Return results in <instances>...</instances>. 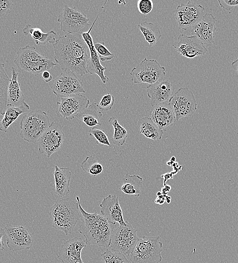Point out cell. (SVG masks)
Here are the masks:
<instances>
[{
	"label": "cell",
	"instance_id": "obj_40",
	"mask_svg": "<svg viewBox=\"0 0 238 263\" xmlns=\"http://www.w3.org/2000/svg\"><path fill=\"white\" fill-rule=\"evenodd\" d=\"M13 4L10 0H0V17H2L11 13Z\"/></svg>",
	"mask_w": 238,
	"mask_h": 263
},
{
	"label": "cell",
	"instance_id": "obj_22",
	"mask_svg": "<svg viewBox=\"0 0 238 263\" xmlns=\"http://www.w3.org/2000/svg\"><path fill=\"white\" fill-rule=\"evenodd\" d=\"M149 115L153 122L163 131L166 130L176 121L175 114L168 101L152 107Z\"/></svg>",
	"mask_w": 238,
	"mask_h": 263
},
{
	"label": "cell",
	"instance_id": "obj_29",
	"mask_svg": "<svg viewBox=\"0 0 238 263\" xmlns=\"http://www.w3.org/2000/svg\"><path fill=\"white\" fill-rule=\"evenodd\" d=\"M142 182V178L138 175H130L128 173L125 175V182L120 190L126 194L138 197L141 193Z\"/></svg>",
	"mask_w": 238,
	"mask_h": 263
},
{
	"label": "cell",
	"instance_id": "obj_36",
	"mask_svg": "<svg viewBox=\"0 0 238 263\" xmlns=\"http://www.w3.org/2000/svg\"><path fill=\"white\" fill-rule=\"evenodd\" d=\"M114 103V97L110 94H107L102 97L98 105V107L102 111H109L112 109Z\"/></svg>",
	"mask_w": 238,
	"mask_h": 263
},
{
	"label": "cell",
	"instance_id": "obj_39",
	"mask_svg": "<svg viewBox=\"0 0 238 263\" xmlns=\"http://www.w3.org/2000/svg\"><path fill=\"white\" fill-rule=\"evenodd\" d=\"M139 12L143 14H149L152 10L153 3L151 0H139L137 2Z\"/></svg>",
	"mask_w": 238,
	"mask_h": 263
},
{
	"label": "cell",
	"instance_id": "obj_7",
	"mask_svg": "<svg viewBox=\"0 0 238 263\" xmlns=\"http://www.w3.org/2000/svg\"><path fill=\"white\" fill-rule=\"evenodd\" d=\"M137 231L128 222L126 226L120 225L112 231L108 249L125 255H130L139 240Z\"/></svg>",
	"mask_w": 238,
	"mask_h": 263
},
{
	"label": "cell",
	"instance_id": "obj_10",
	"mask_svg": "<svg viewBox=\"0 0 238 263\" xmlns=\"http://www.w3.org/2000/svg\"><path fill=\"white\" fill-rule=\"evenodd\" d=\"M168 102L175 114L176 121L183 117L191 116L197 110L194 96L187 87L178 89Z\"/></svg>",
	"mask_w": 238,
	"mask_h": 263
},
{
	"label": "cell",
	"instance_id": "obj_35",
	"mask_svg": "<svg viewBox=\"0 0 238 263\" xmlns=\"http://www.w3.org/2000/svg\"><path fill=\"white\" fill-rule=\"evenodd\" d=\"M94 48L97 53L99 60L102 62L111 60L115 57L105 47L103 42H98L94 43Z\"/></svg>",
	"mask_w": 238,
	"mask_h": 263
},
{
	"label": "cell",
	"instance_id": "obj_19",
	"mask_svg": "<svg viewBox=\"0 0 238 263\" xmlns=\"http://www.w3.org/2000/svg\"><path fill=\"white\" fill-rule=\"evenodd\" d=\"M216 21V18L212 14H205L202 19L191 27V35L197 37L205 46H213Z\"/></svg>",
	"mask_w": 238,
	"mask_h": 263
},
{
	"label": "cell",
	"instance_id": "obj_3",
	"mask_svg": "<svg viewBox=\"0 0 238 263\" xmlns=\"http://www.w3.org/2000/svg\"><path fill=\"white\" fill-rule=\"evenodd\" d=\"M52 227L65 235L71 234L82 217L77 202L65 198L56 202L50 209Z\"/></svg>",
	"mask_w": 238,
	"mask_h": 263
},
{
	"label": "cell",
	"instance_id": "obj_26",
	"mask_svg": "<svg viewBox=\"0 0 238 263\" xmlns=\"http://www.w3.org/2000/svg\"><path fill=\"white\" fill-rule=\"evenodd\" d=\"M102 116L103 113L100 111L98 105L93 102L84 110L78 114L75 117L87 126L92 127L101 125L100 119Z\"/></svg>",
	"mask_w": 238,
	"mask_h": 263
},
{
	"label": "cell",
	"instance_id": "obj_44",
	"mask_svg": "<svg viewBox=\"0 0 238 263\" xmlns=\"http://www.w3.org/2000/svg\"><path fill=\"white\" fill-rule=\"evenodd\" d=\"M231 66L238 73V58L232 62Z\"/></svg>",
	"mask_w": 238,
	"mask_h": 263
},
{
	"label": "cell",
	"instance_id": "obj_34",
	"mask_svg": "<svg viewBox=\"0 0 238 263\" xmlns=\"http://www.w3.org/2000/svg\"><path fill=\"white\" fill-rule=\"evenodd\" d=\"M90 137H93L96 140V143L103 146L111 147L107 134L100 126L91 127L88 132Z\"/></svg>",
	"mask_w": 238,
	"mask_h": 263
},
{
	"label": "cell",
	"instance_id": "obj_4",
	"mask_svg": "<svg viewBox=\"0 0 238 263\" xmlns=\"http://www.w3.org/2000/svg\"><path fill=\"white\" fill-rule=\"evenodd\" d=\"M14 62L19 73L24 71L35 75L48 71L57 65L38 52L34 46L28 45L18 50Z\"/></svg>",
	"mask_w": 238,
	"mask_h": 263
},
{
	"label": "cell",
	"instance_id": "obj_13",
	"mask_svg": "<svg viewBox=\"0 0 238 263\" xmlns=\"http://www.w3.org/2000/svg\"><path fill=\"white\" fill-rule=\"evenodd\" d=\"M60 28L63 32L73 34L78 33L81 29L88 27L89 19L86 15L74 8L67 5L64 6L62 13L57 18Z\"/></svg>",
	"mask_w": 238,
	"mask_h": 263
},
{
	"label": "cell",
	"instance_id": "obj_27",
	"mask_svg": "<svg viewBox=\"0 0 238 263\" xmlns=\"http://www.w3.org/2000/svg\"><path fill=\"white\" fill-rule=\"evenodd\" d=\"M138 125L139 133L146 138L154 141L161 139L163 131L158 128L150 117L145 116L139 119Z\"/></svg>",
	"mask_w": 238,
	"mask_h": 263
},
{
	"label": "cell",
	"instance_id": "obj_31",
	"mask_svg": "<svg viewBox=\"0 0 238 263\" xmlns=\"http://www.w3.org/2000/svg\"><path fill=\"white\" fill-rule=\"evenodd\" d=\"M108 122L112 125L114 129L112 137L113 144L116 146L123 145L128 136V132L118 123L117 119L113 116L109 119Z\"/></svg>",
	"mask_w": 238,
	"mask_h": 263
},
{
	"label": "cell",
	"instance_id": "obj_2",
	"mask_svg": "<svg viewBox=\"0 0 238 263\" xmlns=\"http://www.w3.org/2000/svg\"><path fill=\"white\" fill-rule=\"evenodd\" d=\"M76 199L82 217L78 232L84 237L87 245L108 248L114 225L101 214L86 211L80 203L79 197L76 196Z\"/></svg>",
	"mask_w": 238,
	"mask_h": 263
},
{
	"label": "cell",
	"instance_id": "obj_18",
	"mask_svg": "<svg viewBox=\"0 0 238 263\" xmlns=\"http://www.w3.org/2000/svg\"><path fill=\"white\" fill-rule=\"evenodd\" d=\"M87 245L85 239L78 237H73L62 244L57 257L62 263H84L81 253Z\"/></svg>",
	"mask_w": 238,
	"mask_h": 263
},
{
	"label": "cell",
	"instance_id": "obj_9",
	"mask_svg": "<svg viewBox=\"0 0 238 263\" xmlns=\"http://www.w3.org/2000/svg\"><path fill=\"white\" fill-rule=\"evenodd\" d=\"M165 68L161 66L156 60L145 58L130 72L131 80L135 83L153 84L165 77Z\"/></svg>",
	"mask_w": 238,
	"mask_h": 263
},
{
	"label": "cell",
	"instance_id": "obj_17",
	"mask_svg": "<svg viewBox=\"0 0 238 263\" xmlns=\"http://www.w3.org/2000/svg\"><path fill=\"white\" fill-rule=\"evenodd\" d=\"M105 4L106 3H105L103 5L105 6ZM104 6L102 7L99 15H98L96 18L90 29L88 31L81 33V34L82 37L88 46L90 52L89 58L87 66L88 72L91 74H97L100 78L101 81L103 83H106L109 80V78L106 76L104 73V71L107 69V68L103 67L100 63L99 58L94 48V43L93 42V38L90 34L92 28L96 23L98 18L99 17L100 12L103 8Z\"/></svg>",
	"mask_w": 238,
	"mask_h": 263
},
{
	"label": "cell",
	"instance_id": "obj_33",
	"mask_svg": "<svg viewBox=\"0 0 238 263\" xmlns=\"http://www.w3.org/2000/svg\"><path fill=\"white\" fill-rule=\"evenodd\" d=\"M101 256L104 263H130L125 254L109 249H107Z\"/></svg>",
	"mask_w": 238,
	"mask_h": 263
},
{
	"label": "cell",
	"instance_id": "obj_15",
	"mask_svg": "<svg viewBox=\"0 0 238 263\" xmlns=\"http://www.w3.org/2000/svg\"><path fill=\"white\" fill-rule=\"evenodd\" d=\"M178 26L183 30L192 27L200 21L205 15V8L191 2L181 4L175 10Z\"/></svg>",
	"mask_w": 238,
	"mask_h": 263
},
{
	"label": "cell",
	"instance_id": "obj_6",
	"mask_svg": "<svg viewBox=\"0 0 238 263\" xmlns=\"http://www.w3.org/2000/svg\"><path fill=\"white\" fill-rule=\"evenodd\" d=\"M161 237L144 236L139 239L130 254L132 263H160L163 250Z\"/></svg>",
	"mask_w": 238,
	"mask_h": 263
},
{
	"label": "cell",
	"instance_id": "obj_28",
	"mask_svg": "<svg viewBox=\"0 0 238 263\" xmlns=\"http://www.w3.org/2000/svg\"><path fill=\"white\" fill-rule=\"evenodd\" d=\"M138 27L149 47L155 45L160 40L162 34L157 23L144 21L138 25Z\"/></svg>",
	"mask_w": 238,
	"mask_h": 263
},
{
	"label": "cell",
	"instance_id": "obj_42",
	"mask_svg": "<svg viewBox=\"0 0 238 263\" xmlns=\"http://www.w3.org/2000/svg\"><path fill=\"white\" fill-rule=\"evenodd\" d=\"M42 79L47 83L53 80V77L48 71H45L42 73Z\"/></svg>",
	"mask_w": 238,
	"mask_h": 263
},
{
	"label": "cell",
	"instance_id": "obj_23",
	"mask_svg": "<svg viewBox=\"0 0 238 263\" xmlns=\"http://www.w3.org/2000/svg\"><path fill=\"white\" fill-rule=\"evenodd\" d=\"M55 180V194L61 198L70 193L69 185L71 177V172L68 168L59 167L55 166L54 171Z\"/></svg>",
	"mask_w": 238,
	"mask_h": 263
},
{
	"label": "cell",
	"instance_id": "obj_1",
	"mask_svg": "<svg viewBox=\"0 0 238 263\" xmlns=\"http://www.w3.org/2000/svg\"><path fill=\"white\" fill-rule=\"evenodd\" d=\"M54 60L62 70H68L81 76L87 74L89 49L82 34L66 33L53 45Z\"/></svg>",
	"mask_w": 238,
	"mask_h": 263
},
{
	"label": "cell",
	"instance_id": "obj_43",
	"mask_svg": "<svg viewBox=\"0 0 238 263\" xmlns=\"http://www.w3.org/2000/svg\"><path fill=\"white\" fill-rule=\"evenodd\" d=\"M5 234L4 229L0 228V250L1 251L5 250L4 243L2 240V238Z\"/></svg>",
	"mask_w": 238,
	"mask_h": 263
},
{
	"label": "cell",
	"instance_id": "obj_20",
	"mask_svg": "<svg viewBox=\"0 0 238 263\" xmlns=\"http://www.w3.org/2000/svg\"><path fill=\"white\" fill-rule=\"evenodd\" d=\"M101 214L113 225L116 223L120 226H126L127 222L124 220L122 209L118 197L115 195H109L104 198L100 204Z\"/></svg>",
	"mask_w": 238,
	"mask_h": 263
},
{
	"label": "cell",
	"instance_id": "obj_14",
	"mask_svg": "<svg viewBox=\"0 0 238 263\" xmlns=\"http://www.w3.org/2000/svg\"><path fill=\"white\" fill-rule=\"evenodd\" d=\"M7 237V245L13 252L29 249L33 245V239L28 230L23 226L7 225L4 228Z\"/></svg>",
	"mask_w": 238,
	"mask_h": 263
},
{
	"label": "cell",
	"instance_id": "obj_25",
	"mask_svg": "<svg viewBox=\"0 0 238 263\" xmlns=\"http://www.w3.org/2000/svg\"><path fill=\"white\" fill-rule=\"evenodd\" d=\"M30 109L29 106L25 102L19 106L7 105L4 116L0 121V130L7 132L10 125L17 119L22 114Z\"/></svg>",
	"mask_w": 238,
	"mask_h": 263
},
{
	"label": "cell",
	"instance_id": "obj_41",
	"mask_svg": "<svg viewBox=\"0 0 238 263\" xmlns=\"http://www.w3.org/2000/svg\"><path fill=\"white\" fill-rule=\"evenodd\" d=\"M218 3L221 8L230 10L238 6V0H218Z\"/></svg>",
	"mask_w": 238,
	"mask_h": 263
},
{
	"label": "cell",
	"instance_id": "obj_11",
	"mask_svg": "<svg viewBox=\"0 0 238 263\" xmlns=\"http://www.w3.org/2000/svg\"><path fill=\"white\" fill-rule=\"evenodd\" d=\"M64 141L62 127L56 121H52L50 126L38 140V152L45 154L47 158L58 151Z\"/></svg>",
	"mask_w": 238,
	"mask_h": 263
},
{
	"label": "cell",
	"instance_id": "obj_21",
	"mask_svg": "<svg viewBox=\"0 0 238 263\" xmlns=\"http://www.w3.org/2000/svg\"><path fill=\"white\" fill-rule=\"evenodd\" d=\"M173 91L171 82L165 77L147 86V94L152 107L169 101Z\"/></svg>",
	"mask_w": 238,
	"mask_h": 263
},
{
	"label": "cell",
	"instance_id": "obj_32",
	"mask_svg": "<svg viewBox=\"0 0 238 263\" xmlns=\"http://www.w3.org/2000/svg\"><path fill=\"white\" fill-rule=\"evenodd\" d=\"M81 167L84 172L94 176L100 174L103 170V165L92 156H87L82 162Z\"/></svg>",
	"mask_w": 238,
	"mask_h": 263
},
{
	"label": "cell",
	"instance_id": "obj_12",
	"mask_svg": "<svg viewBox=\"0 0 238 263\" xmlns=\"http://www.w3.org/2000/svg\"><path fill=\"white\" fill-rule=\"evenodd\" d=\"M90 105L88 98L82 94L72 95L59 99L56 103V114L59 117L71 120Z\"/></svg>",
	"mask_w": 238,
	"mask_h": 263
},
{
	"label": "cell",
	"instance_id": "obj_38",
	"mask_svg": "<svg viewBox=\"0 0 238 263\" xmlns=\"http://www.w3.org/2000/svg\"><path fill=\"white\" fill-rule=\"evenodd\" d=\"M56 37H58V35L54 31L52 30L47 33H44L41 38L35 41V43L37 46L46 45L47 43L53 45L57 40L56 39Z\"/></svg>",
	"mask_w": 238,
	"mask_h": 263
},
{
	"label": "cell",
	"instance_id": "obj_24",
	"mask_svg": "<svg viewBox=\"0 0 238 263\" xmlns=\"http://www.w3.org/2000/svg\"><path fill=\"white\" fill-rule=\"evenodd\" d=\"M12 78L10 79L7 90V105L19 106L25 102V96L21 89L18 81L19 72L14 67L11 68Z\"/></svg>",
	"mask_w": 238,
	"mask_h": 263
},
{
	"label": "cell",
	"instance_id": "obj_16",
	"mask_svg": "<svg viewBox=\"0 0 238 263\" xmlns=\"http://www.w3.org/2000/svg\"><path fill=\"white\" fill-rule=\"evenodd\" d=\"M173 47L177 52L187 58H193L206 54L207 49L195 36L179 35L175 39Z\"/></svg>",
	"mask_w": 238,
	"mask_h": 263
},
{
	"label": "cell",
	"instance_id": "obj_5",
	"mask_svg": "<svg viewBox=\"0 0 238 263\" xmlns=\"http://www.w3.org/2000/svg\"><path fill=\"white\" fill-rule=\"evenodd\" d=\"M51 123L46 112L40 110L31 111L23 116L20 121V136L26 142L36 143Z\"/></svg>",
	"mask_w": 238,
	"mask_h": 263
},
{
	"label": "cell",
	"instance_id": "obj_8",
	"mask_svg": "<svg viewBox=\"0 0 238 263\" xmlns=\"http://www.w3.org/2000/svg\"><path fill=\"white\" fill-rule=\"evenodd\" d=\"M53 93L59 98L85 93L82 80L71 71L65 70L48 83Z\"/></svg>",
	"mask_w": 238,
	"mask_h": 263
},
{
	"label": "cell",
	"instance_id": "obj_37",
	"mask_svg": "<svg viewBox=\"0 0 238 263\" xmlns=\"http://www.w3.org/2000/svg\"><path fill=\"white\" fill-rule=\"evenodd\" d=\"M22 32L25 36L30 34L34 40V41L40 39L44 34V32L40 28H33L30 24H27L26 26L23 28Z\"/></svg>",
	"mask_w": 238,
	"mask_h": 263
},
{
	"label": "cell",
	"instance_id": "obj_30",
	"mask_svg": "<svg viewBox=\"0 0 238 263\" xmlns=\"http://www.w3.org/2000/svg\"><path fill=\"white\" fill-rule=\"evenodd\" d=\"M10 80L6 72L4 64L0 63V115H4L7 107V90Z\"/></svg>",
	"mask_w": 238,
	"mask_h": 263
}]
</instances>
